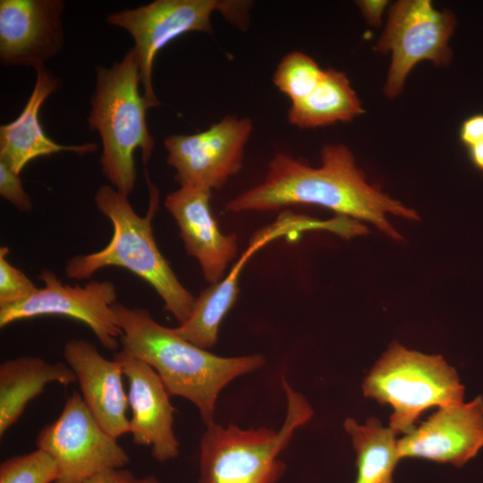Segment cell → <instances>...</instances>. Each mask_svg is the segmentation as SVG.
<instances>
[{"mask_svg": "<svg viewBox=\"0 0 483 483\" xmlns=\"http://www.w3.org/2000/svg\"><path fill=\"white\" fill-rule=\"evenodd\" d=\"M290 205L326 208L341 216L370 223L395 241L402 236L387 221L386 214L419 219L415 210L369 184L353 154L343 144L325 145L318 167L276 153L262 182L228 201L225 210L267 211Z\"/></svg>", "mask_w": 483, "mask_h": 483, "instance_id": "cell-1", "label": "cell"}, {"mask_svg": "<svg viewBox=\"0 0 483 483\" xmlns=\"http://www.w3.org/2000/svg\"><path fill=\"white\" fill-rule=\"evenodd\" d=\"M122 331V349L158 374L171 396L191 402L205 426L215 423L220 392L238 377L263 367L261 354L222 357L187 341L174 328L157 323L144 308L113 306Z\"/></svg>", "mask_w": 483, "mask_h": 483, "instance_id": "cell-2", "label": "cell"}, {"mask_svg": "<svg viewBox=\"0 0 483 483\" xmlns=\"http://www.w3.org/2000/svg\"><path fill=\"white\" fill-rule=\"evenodd\" d=\"M149 206L139 216L128 196L110 185H103L94 196L97 209L113 225V236L98 251L76 255L65 265L70 279L85 280L106 267H123L148 283L164 301L165 309L180 324L191 316L196 298L182 284L160 252L153 233L152 220L159 204V191L145 172Z\"/></svg>", "mask_w": 483, "mask_h": 483, "instance_id": "cell-3", "label": "cell"}, {"mask_svg": "<svg viewBox=\"0 0 483 483\" xmlns=\"http://www.w3.org/2000/svg\"><path fill=\"white\" fill-rule=\"evenodd\" d=\"M140 66L136 50L128 49L111 67H96L95 89L87 118L89 127L99 133V163L114 188L129 196L135 188L134 151L141 150L144 165L155 147L146 120L148 104L140 93Z\"/></svg>", "mask_w": 483, "mask_h": 483, "instance_id": "cell-4", "label": "cell"}, {"mask_svg": "<svg viewBox=\"0 0 483 483\" xmlns=\"http://www.w3.org/2000/svg\"><path fill=\"white\" fill-rule=\"evenodd\" d=\"M286 395L285 419L277 430L242 428L216 422L206 427L199 444V483H278L286 464L280 454L295 431L314 411L308 400L282 378Z\"/></svg>", "mask_w": 483, "mask_h": 483, "instance_id": "cell-5", "label": "cell"}, {"mask_svg": "<svg viewBox=\"0 0 483 483\" xmlns=\"http://www.w3.org/2000/svg\"><path fill=\"white\" fill-rule=\"evenodd\" d=\"M362 391L365 397L390 405L389 428L406 435L426 410L462 402L464 386L442 356L393 342L365 377Z\"/></svg>", "mask_w": 483, "mask_h": 483, "instance_id": "cell-6", "label": "cell"}, {"mask_svg": "<svg viewBox=\"0 0 483 483\" xmlns=\"http://www.w3.org/2000/svg\"><path fill=\"white\" fill-rule=\"evenodd\" d=\"M250 4L230 0H155L133 9L110 13L106 21L133 38L143 97L148 108L160 105L153 87V66L159 50L191 31L212 34L211 16L219 12L234 25L247 24Z\"/></svg>", "mask_w": 483, "mask_h": 483, "instance_id": "cell-7", "label": "cell"}, {"mask_svg": "<svg viewBox=\"0 0 483 483\" xmlns=\"http://www.w3.org/2000/svg\"><path fill=\"white\" fill-rule=\"evenodd\" d=\"M456 24L451 11L437 10L429 0H401L390 7L385 30L375 45L377 52L391 55L384 87L387 97L400 95L419 63L429 61L436 67L450 64L449 41Z\"/></svg>", "mask_w": 483, "mask_h": 483, "instance_id": "cell-8", "label": "cell"}, {"mask_svg": "<svg viewBox=\"0 0 483 483\" xmlns=\"http://www.w3.org/2000/svg\"><path fill=\"white\" fill-rule=\"evenodd\" d=\"M36 445L56 463L58 477L54 483H86L102 471L123 468L130 461L117 438L102 428L77 391L66 399L59 417L41 428Z\"/></svg>", "mask_w": 483, "mask_h": 483, "instance_id": "cell-9", "label": "cell"}, {"mask_svg": "<svg viewBox=\"0 0 483 483\" xmlns=\"http://www.w3.org/2000/svg\"><path fill=\"white\" fill-rule=\"evenodd\" d=\"M38 278L44 286L32 295L0 306L1 328L39 316H64L86 324L106 350L118 351L122 331L113 309L117 292L112 282L90 280L83 286H72L64 284L50 269H43Z\"/></svg>", "mask_w": 483, "mask_h": 483, "instance_id": "cell-10", "label": "cell"}, {"mask_svg": "<svg viewBox=\"0 0 483 483\" xmlns=\"http://www.w3.org/2000/svg\"><path fill=\"white\" fill-rule=\"evenodd\" d=\"M253 130L248 117L225 116L193 134H171L164 140L166 162L180 186L222 188L242 167L245 146Z\"/></svg>", "mask_w": 483, "mask_h": 483, "instance_id": "cell-11", "label": "cell"}, {"mask_svg": "<svg viewBox=\"0 0 483 483\" xmlns=\"http://www.w3.org/2000/svg\"><path fill=\"white\" fill-rule=\"evenodd\" d=\"M339 226L336 218L318 220L291 212L282 213L274 223L253 234L249 246L226 276L200 292L190 318L174 330L203 349L213 347L217 342L221 322L237 299L242 268L254 253L269 242L285 234L310 230L336 233Z\"/></svg>", "mask_w": 483, "mask_h": 483, "instance_id": "cell-12", "label": "cell"}, {"mask_svg": "<svg viewBox=\"0 0 483 483\" xmlns=\"http://www.w3.org/2000/svg\"><path fill=\"white\" fill-rule=\"evenodd\" d=\"M483 448V397L439 407L397 441L401 459L416 458L456 467Z\"/></svg>", "mask_w": 483, "mask_h": 483, "instance_id": "cell-13", "label": "cell"}, {"mask_svg": "<svg viewBox=\"0 0 483 483\" xmlns=\"http://www.w3.org/2000/svg\"><path fill=\"white\" fill-rule=\"evenodd\" d=\"M63 0L0 1V63L36 68L64 45Z\"/></svg>", "mask_w": 483, "mask_h": 483, "instance_id": "cell-14", "label": "cell"}, {"mask_svg": "<svg viewBox=\"0 0 483 483\" xmlns=\"http://www.w3.org/2000/svg\"><path fill=\"white\" fill-rule=\"evenodd\" d=\"M129 384L128 402L131 410L130 432L137 445L149 446L152 457L160 462L180 454V443L174 432V407L156 370L123 349L114 354Z\"/></svg>", "mask_w": 483, "mask_h": 483, "instance_id": "cell-15", "label": "cell"}, {"mask_svg": "<svg viewBox=\"0 0 483 483\" xmlns=\"http://www.w3.org/2000/svg\"><path fill=\"white\" fill-rule=\"evenodd\" d=\"M211 190L180 186L166 195L165 207L175 219L187 253L195 258L211 284L224 278L238 250L237 236L224 234L210 208Z\"/></svg>", "mask_w": 483, "mask_h": 483, "instance_id": "cell-16", "label": "cell"}, {"mask_svg": "<svg viewBox=\"0 0 483 483\" xmlns=\"http://www.w3.org/2000/svg\"><path fill=\"white\" fill-rule=\"evenodd\" d=\"M64 357L76 376L84 402L102 428L114 438L129 433V402L121 364L114 358L106 359L84 339L67 341Z\"/></svg>", "mask_w": 483, "mask_h": 483, "instance_id": "cell-17", "label": "cell"}, {"mask_svg": "<svg viewBox=\"0 0 483 483\" xmlns=\"http://www.w3.org/2000/svg\"><path fill=\"white\" fill-rule=\"evenodd\" d=\"M34 69L36 82L24 108L16 119L0 126V161L18 175L30 161L40 157L62 151L85 156L97 150L94 142L63 145L46 134L39 122L40 108L60 88L61 80L45 65Z\"/></svg>", "mask_w": 483, "mask_h": 483, "instance_id": "cell-18", "label": "cell"}, {"mask_svg": "<svg viewBox=\"0 0 483 483\" xmlns=\"http://www.w3.org/2000/svg\"><path fill=\"white\" fill-rule=\"evenodd\" d=\"M51 382L68 386L77 382L65 363H50L39 357L21 356L0 365V436L22 415L28 403Z\"/></svg>", "mask_w": 483, "mask_h": 483, "instance_id": "cell-19", "label": "cell"}, {"mask_svg": "<svg viewBox=\"0 0 483 483\" xmlns=\"http://www.w3.org/2000/svg\"><path fill=\"white\" fill-rule=\"evenodd\" d=\"M363 113L361 102L345 73L328 68L308 97L292 103L288 121L299 128H317L347 123Z\"/></svg>", "mask_w": 483, "mask_h": 483, "instance_id": "cell-20", "label": "cell"}, {"mask_svg": "<svg viewBox=\"0 0 483 483\" xmlns=\"http://www.w3.org/2000/svg\"><path fill=\"white\" fill-rule=\"evenodd\" d=\"M343 427L356 453L355 483H394L393 475L400 461L397 435L374 417L369 418L364 425L347 418Z\"/></svg>", "mask_w": 483, "mask_h": 483, "instance_id": "cell-21", "label": "cell"}, {"mask_svg": "<svg viewBox=\"0 0 483 483\" xmlns=\"http://www.w3.org/2000/svg\"><path fill=\"white\" fill-rule=\"evenodd\" d=\"M324 74L325 70L313 58L302 52L293 51L285 55L277 64L273 82L292 103H295L308 97Z\"/></svg>", "mask_w": 483, "mask_h": 483, "instance_id": "cell-22", "label": "cell"}, {"mask_svg": "<svg viewBox=\"0 0 483 483\" xmlns=\"http://www.w3.org/2000/svg\"><path fill=\"white\" fill-rule=\"evenodd\" d=\"M57 477L56 463L38 448L9 457L0 464V483H54Z\"/></svg>", "mask_w": 483, "mask_h": 483, "instance_id": "cell-23", "label": "cell"}, {"mask_svg": "<svg viewBox=\"0 0 483 483\" xmlns=\"http://www.w3.org/2000/svg\"><path fill=\"white\" fill-rule=\"evenodd\" d=\"M8 254L7 247L0 248V306L20 302L38 289L22 271L8 261Z\"/></svg>", "mask_w": 483, "mask_h": 483, "instance_id": "cell-24", "label": "cell"}, {"mask_svg": "<svg viewBox=\"0 0 483 483\" xmlns=\"http://www.w3.org/2000/svg\"><path fill=\"white\" fill-rule=\"evenodd\" d=\"M0 195L21 212L33 208L30 196L23 188L20 175L0 161Z\"/></svg>", "mask_w": 483, "mask_h": 483, "instance_id": "cell-25", "label": "cell"}, {"mask_svg": "<svg viewBox=\"0 0 483 483\" xmlns=\"http://www.w3.org/2000/svg\"><path fill=\"white\" fill-rule=\"evenodd\" d=\"M86 483H161V481L153 475L137 477L131 470L120 468L102 471Z\"/></svg>", "mask_w": 483, "mask_h": 483, "instance_id": "cell-26", "label": "cell"}, {"mask_svg": "<svg viewBox=\"0 0 483 483\" xmlns=\"http://www.w3.org/2000/svg\"><path fill=\"white\" fill-rule=\"evenodd\" d=\"M459 138L462 144L467 148L483 140V114H475L461 124Z\"/></svg>", "mask_w": 483, "mask_h": 483, "instance_id": "cell-27", "label": "cell"}, {"mask_svg": "<svg viewBox=\"0 0 483 483\" xmlns=\"http://www.w3.org/2000/svg\"><path fill=\"white\" fill-rule=\"evenodd\" d=\"M360 11L369 26L379 27L388 1L385 0H360L357 2Z\"/></svg>", "mask_w": 483, "mask_h": 483, "instance_id": "cell-28", "label": "cell"}, {"mask_svg": "<svg viewBox=\"0 0 483 483\" xmlns=\"http://www.w3.org/2000/svg\"><path fill=\"white\" fill-rule=\"evenodd\" d=\"M472 165L483 173V140L466 148Z\"/></svg>", "mask_w": 483, "mask_h": 483, "instance_id": "cell-29", "label": "cell"}]
</instances>
